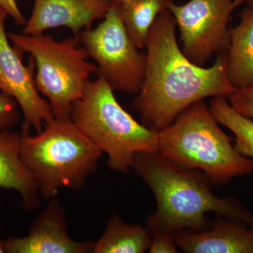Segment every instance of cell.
Segmentation results:
<instances>
[{
  "instance_id": "obj_1",
  "label": "cell",
  "mask_w": 253,
  "mask_h": 253,
  "mask_svg": "<svg viewBox=\"0 0 253 253\" xmlns=\"http://www.w3.org/2000/svg\"><path fill=\"white\" fill-rule=\"evenodd\" d=\"M176 22L165 10L150 30L146 68L140 91L131 106L141 123L159 132L191 105L208 97H228L236 90L226 73V51L211 67L199 66L184 55L176 41Z\"/></svg>"
},
{
  "instance_id": "obj_2",
  "label": "cell",
  "mask_w": 253,
  "mask_h": 253,
  "mask_svg": "<svg viewBox=\"0 0 253 253\" xmlns=\"http://www.w3.org/2000/svg\"><path fill=\"white\" fill-rule=\"evenodd\" d=\"M133 169L149 186L157 209L148 217L149 231L164 230L175 235L186 230L200 232L208 225V213L253 226V214L237 199L214 195L209 179L198 169L176 166L158 153H139Z\"/></svg>"
},
{
  "instance_id": "obj_3",
  "label": "cell",
  "mask_w": 253,
  "mask_h": 253,
  "mask_svg": "<svg viewBox=\"0 0 253 253\" xmlns=\"http://www.w3.org/2000/svg\"><path fill=\"white\" fill-rule=\"evenodd\" d=\"M158 154L181 168L202 171L217 186L253 171L251 160L236 151L205 100L158 132Z\"/></svg>"
},
{
  "instance_id": "obj_4",
  "label": "cell",
  "mask_w": 253,
  "mask_h": 253,
  "mask_svg": "<svg viewBox=\"0 0 253 253\" xmlns=\"http://www.w3.org/2000/svg\"><path fill=\"white\" fill-rule=\"evenodd\" d=\"M21 128V158L44 199L56 197L61 188L80 190L95 172L103 151L71 121L54 118L32 136Z\"/></svg>"
},
{
  "instance_id": "obj_5",
  "label": "cell",
  "mask_w": 253,
  "mask_h": 253,
  "mask_svg": "<svg viewBox=\"0 0 253 253\" xmlns=\"http://www.w3.org/2000/svg\"><path fill=\"white\" fill-rule=\"evenodd\" d=\"M71 121L109 156V166L122 173L133 169L134 157L158 153V132L132 118L116 99L114 90L101 76L89 81L81 99L73 104Z\"/></svg>"
},
{
  "instance_id": "obj_6",
  "label": "cell",
  "mask_w": 253,
  "mask_h": 253,
  "mask_svg": "<svg viewBox=\"0 0 253 253\" xmlns=\"http://www.w3.org/2000/svg\"><path fill=\"white\" fill-rule=\"evenodd\" d=\"M10 41L31 54L37 68V89L45 96L54 118H71L73 104L81 99L97 66L89 62L78 36L56 41L43 33H9Z\"/></svg>"
},
{
  "instance_id": "obj_7",
  "label": "cell",
  "mask_w": 253,
  "mask_h": 253,
  "mask_svg": "<svg viewBox=\"0 0 253 253\" xmlns=\"http://www.w3.org/2000/svg\"><path fill=\"white\" fill-rule=\"evenodd\" d=\"M94 29L78 35L89 57L113 90L137 94L144 81L146 54L140 53L126 31L119 8L111 5Z\"/></svg>"
},
{
  "instance_id": "obj_8",
  "label": "cell",
  "mask_w": 253,
  "mask_h": 253,
  "mask_svg": "<svg viewBox=\"0 0 253 253\" xmlns=\"http://www.w3.org/2000/svg\"><path fill=\"white\" fill-rule=\"evenodd\" d=\"M235 8L231 0H189L169 5L181 33L183 53L191 62L205 67L213 55L226 51L228 23Z\"/></svg>"
},
{
  "instance_id": "obj_9",
  "label": "cell",
  "mask_w": 253,
  "mask_h": 253,
  "mask_svg": "<svg viewBox=\"0 0 253 253\" xmlns=\"http://www.w3.org/2000/svg\"><path fill=\"white\" fill-rule=\"evenodd\" d=\"M7 11L0 6V91L11 96L22 111L25 126L41 132L54 118L48 101L39 94L35 81L36 63L31 57L29 65L22 61V50L11 46L5 30Z\"/></svg>"
},
{
  "instance_id": "obj_10",
  "label": "cell",
  "mask_w": 253,
  "mask_h": 253,
  "mask_svg": "<svg viewBox=\"0 0 253 253\" xmlns=\"http://www.w3.org/2000/svg\"><path fill=\"white\" fill-rule=\"evenodd\" d=\"M32 223L24 237L2 241L6 253H92L94 242L77 241L68 235L65 210L54 197Z\"/></svg>"
},
{
  "instance_id": "obj_11",
  "label": "cell",
  "mask_w": 253,
  "mask_h": 253,
  "mask_svg": "<svg viewBox=\"0 0 253 253\" xmlns=\"http://www.w3.org/2000/svg\"><path fill=\"white\" fill-rule=\"evenodd\" d=\"M111 5L110 0H35L22 33L32 36L66 27L78 36L95 21L104 18Z\"/></svg>"
},
{
  "instance_id": "obj_12",
  "label": "cell",
  "mask_w": 253,
  "mask_h": 253,
  "mask_svg": "<svg viewBox=\"0 0 253 253\" xmlns=\"http://www.w3.org/2000/svg\"><path fill=\"white\" fill-rule=\"evenodd\" d=\"M228 220L200 232L174 235L176 246L186 253H253V227Z\"/></svg>"
},
{
  "instance_id": "obj_13",
  "label": "cell",
  "mask_w": 253,
  "mask_h": 253,
  "mask_svg": "<svg viewBox=\"0 0 253 253\" xmlns=\"http://www.w3.org/2000/svg\"><path fill=\"white\" fill-rule=\"evenodd\" d=\"M21 132L0 131V189L17 191L23 207L33 211L41 205L38 184L21 158Z\"/></svg>"
},
{
  "instance_id": "obj_14",
  "label": "cell",
  "mask_w": 253,
  "mask_h": 253,
  "mask_svg": "<svg viewBox=\"0 0 253 253\" xmlns=\"http://www.w3.org/2000/svg\"><path fill=\"white\" fill-rule=\"evenodd\" d=\"M226 73L236 88L253 85V9L243 10L236 27L229 30Z\"/></svg>"
},
{
  "instance_id": "obj_15",
  "label": "cell",
  "mask_w": 253,
  "mask_h": 253,
  "mask_svg": "<svg viewBox=\"0 0 253 253\" xmlns=\"http://www.w3.org/2000/svg\"><path fill=\"white\" fill-rule=\"evenodd\" d=\"M151 234L139 224H128L118 214L109 219L92 253H143L149 250Z\"/></svg>"
},
{
  "instance_id": "obj_16",
  "label": "cell",
  "mask_w": 253,
  "mask_h": 253,
  "mask_svg": "<svg viewBox=\"0 0 253 253\" xmlns=\"http://www.w3.org/2000/svg\"><path fill=\"white\" fill-rule=\"evenodd\" d=\"M172 2V0H131L121 7L118 6L126 31L138 49H145L156 18Z\"/></svg>"
},
{
  "instance_id": "obj_17",
  "label": "cell",
  "mask_w": 253,
  "mask_h": 253,
  "mask_svg": "<svg viewBox=\"0 0 253 253\" xmlns=\"http://www.w3.org/2000/svg\"><path fill=\"white\" fill-rule=\"evenodd\" d=\"M208 106L218 123L234 133L236 151L253 163V120L236 112L222 96L212 97Z\"/></svg>"
},
{
  "instance_id": "obj_18",
  "label": "cell",
  "mask_w": 253,
  "mask_h": 253,
  "mask_svg": "<svg viewBox=\"0 0 253 253\" xmlns=\"http://www.w3.org/2000/svg\"><path fill=\"white\" fill-rule=\"evenodd\" d=\"M226 99L236 112L253 119V85L236 88Z\"/></svg>"
},
{
  "instance_id": "obj_19",
  "label": "cell",
  "mask_w": 253,
  "mask_h": 253,
  "mask_svg": "<svg viewBox=\"0 0 253 253\" xmlns=\"http://www.w3.org/2000/svg\"><path fill=\"white\" fill-rule=\"evenodd\" d=\"M17 102L0 91V131L11 130L20 121Z\"/></svg>"
},
{
  "instance_id": "obj_20",
  "label": "cell",
  "mask_w": 253,
  "mask_h": 253,
  "mask_svg": "<svg viewBox=\"0 0 253 253\" xmlns=\"http://www.w3.org/2000/svg\"><path fill=\"white\" fill-rule=\"evenodd\" d=\"M151 244L149 251L151 253H178L180 252L176 246L174 234L164 230L149 231Z\"/></svg>"
},
{
  "instance_id": "obj_21",
  "label": "cell",
  "mask_w": 253,
  "mask_h": 253,
  "mask_svg": "<svg viewBox=\"0 0 253 253\" xmlns=\"http://www.w3.org/2000/svg\"><path fill=\"white\" fill-rule=\"evenodd\" d=\"M0 6L7 11L9 16L14 20L16 24L26 25L27 21L18 7L17 0H0Z\"/></svg>"
},
{
  "instance_id": "obj_22",
  "label": "cell",
  "mask_w": 253,
  "mask_h": 253,
  "mask_svg": "<svg viewBox=\"0 0 253 253\" xmlns=\"http://www.w3.org/2000/svg\"><path fill=\"white\" fill-rule=\"evenodd\" d=\"M110 1H111V4L118 6V7H121L123 5H126L129 3L131 0H110Z\"/></svg>"
},
{
  "instance_id": "obj_23",
  "label": "cell",
  "mask_w": 253,
  "mask_h": 253,
  "mask_svg": "<svg viewBox=\"0 0 253 253\" xmlns=\"http://www.w3.org/2000/svg\"><path fill=\"white\" fill-rule=\"evenodd\" d=\"M231 1L234 3V6H235L236 7H237V6H240V5L246 2V0H231Z\"/></svg>"
},
{
  "instance_id": "obj_24",
  "label": "cell",
  "mask_w": 253,
  "mask_h": 253,
  "mask_svg": "<svg viewBox=\"0 0 253 253\" xmlns=\"http://www.w3.org/2000/svg\"><path fill=\"white\" fill-rule=\"evenodd\" d=\"M246 3L248 4V6L253 9V0H246Z\"/></svg>"
},
{
  "instance_id": "obj_25",
  "label": "cell",
  "mask_w": 253,
  "mask_h": 253,
  "mask_svg": "<svg viewBox=\"0 0 253 253\" xmlns=\"http://www.w3.org/2000/svg\"><path fill=\"white\" fill-rule=\"evenodd\" d=\"M0 253H4V251L2 247V243H1V241H0Z\"/></svg>"
}]
</instances>
